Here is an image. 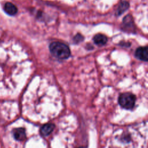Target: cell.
<instances>
[{"label":"cell","mask_w":148,"mask_h":148,"mask_svg":"<svg viewBox=\"0 0 148 148\" xmlns=\"http://www.w3.org/2000/svg\"><path fill=\"white\" fill-rule=\"evenodd\" d=\"M51 53L59 59H66L71 54L68 46L60 42H53L49 46Z\"/></svg>","instance_id":"cell-1"},{"label":"cell","mask_w":148,"mask_h":148,"mask_svg":"<svg viewBox=\"0 0 148 148\" xmlns=\"http://www.w3.org/2000/svg\"><path fill=\"white\" fill-rule=\"evenodd\" d=\"M136 101V97L134 95L125 92L123 93L119 97V102L123 108L126 109H132Z\"/></svg>","instance_id":"cell-2"},{"label":"cell","mask_w":148,"mask_h":148,"mask_svg":"<svg viewBox=\"0 0 148 148\" xmlns=\"http://www.w3.org/2000/svg\"><path fill=\"white\" fill-rule=\"evenodd\" d=\"M147 47H140L135 51L136 57L140 60L147 61L148 60Z\"/></svg>","instance_id":"cell-3"},{"label":"cell","mask_w":148,"mask_h":148,"mask_svg":"<svg viewBox=\"0 0 148 148\" xmlns=\"http://www.w3.org/2000/svg\"><path fill=\"white\" fill-rule=\"evenodd\" d=\"M5 12L9 15H14L17 12L16 6L10 2H7L4 6Z\"/></svg>","instance_id":"cell-4"},{"label":"cell","mask_w":148,"mask_h":148,"mask_svg":"<svg viewBox=\"0 0 148 148\" xmlns=\"http://www.w3.org/2000/svg\"><path fill=\"white\" fill-rule=\"evenodd\" d=\"M13 136L18 140H23L25 138V132L24 128H18L13 130Z\"/></svg>","instance_id":"cell-5"},{"label":"cell","mask_w":148,"mask_h":148,"mask_svg":"<svg viewBox=\"0 0 148 148\" xmlns=\"http://www.w3.org/2000/svg\"><path fill=\"white\" fill-rule=\"evenodd\" d=\"M93 40L96 45L99 46H102L106 44L107 42V38L103 34H98L94 37Z\"/></svg>","instance_id":"cell-6"},{"label":"cell","mask_w":148,"mask_h":148,"mask_svg":"<svg viewBox=\"0 0 148 148\" xmlns=\"http://www.w3.org/2000/svg\"><path fill=\"white\" fill-rule=\"evenodd\" d=\"M54 125L53 124L48 123L45 124L40 129L41 134L43 136L49 135L54 130Z\"/></svg>","instance_id":"cell-7"},{"label":"cell","mask_w":148,"mask_h":148,"mask_svg":"<svg viewBox=\"0 0 148 148\" xmlns=\"http://www.w3.org/2000/svg\"><path fill=\"white\" fill-rule=\"evenodd\" d=\"M128 7H129L128 3H127V2H122L118 8L117 13L118 14V15L122 14L125 10H127L128 8Z\"/></svg>","instance_id":"cell-8"},{"label":"cell","mask_w":148,"mask_h":148,"mask_svg":"<svg viewBox=\"0 0 148 148\" xmlns=\"http://www.w3.org/2000/svg\"><path fill=\"white\" fill-rule=\"evenodd\" d=\"M79 148H83V147H79Z\"/></svg>","instance_id":"cell-9"}]
</instances>
